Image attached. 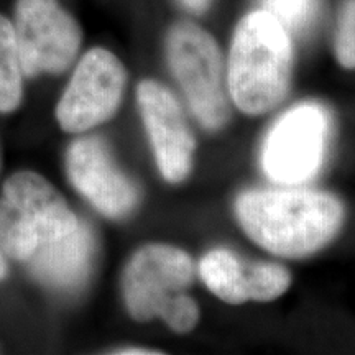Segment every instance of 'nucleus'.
Instances as JSON below:
<instances>
[{
	"mask_svg": "<svg viewBox=\"0 0 355 355\" xmlns=\"http://www.w3.org/2000/svg\"><path fill=\"white\" fill-rule=\"evenodd\" d=\"M0 248L42 285L78 293L91 277L96 241L56 188L38 173L19 171L0 198Z\"/></svg>",
	"mask_w": 355,
	"mask_h": 355,
	"instance_id": "f257e3e1",
	"label": "nucleus"
},
{
	"mask_svg": "<svg viewBox=\"0 0 355 355\" xmlns=\"http://www.w3.org/2000/svg\"><path fill=\"white\" fill-rule=\"evenodd\" d=\"M242 229L275 255L300 259L321 250L344 222V206L322 191L250 189L235 202Z\"/></svg>",
	"mask_w": 355,
	"mask_h": 355,
	"instance_id": "f03ea898",
	"label": "nucleus"
},
{
	"mask_svg": "<svg viewBox=\"0 0 355 355\" xmlns=\"http://www.w3.org/2000/svg\"><path fill=\"white\" fill-rule=\"evenodd\" d=\"M293 69V37L268 12L247 13L235 26L227 63V92L247 115L273 110L285 99Z\"/></svg>",
	"mask_w": 355,
	"mask_h": 355,
	"instance_id": "7ed1b4c3",
	"label": "nucleus"
},
{
	"mask_svg": "<svg viewBox=\"0 0 355 355\" xmlns=\"http://www.w3.org/2000/svg\"><path fill=\"white\" fill-rule=\"evenodd\" d=\"M194 279L191 257L171 245L141 247L122 277L123 301L137 321L162 318L171 331L186 334L198 324L196 301L184 295Z\"/></svg>",
	"mask_w": 355,
	"mask_h": 355,
	"instance_id": "20e7f679",
	"label": "nucleus"
},
{
	"mask_svg": "<svg viewBox=\"0 0 355 355\" xmlns=\"http://www.w3.org/2000/svg\"><path fill=\"white\" fill-rule=\"evenodd\" d=\"M166 56L196 121L207 130L224 127L230 114L227 81L211 33L193 21L175 24L166 37Z\"/></svg>",
	"mask_w": 355,
	"mask_h": 355,
	"instance_id": "39448f33",
	"label": "nucleus"
},
{
	"mask_svg": "<svg viewBox=\"0 0 355 355\" xmlns=\"http://www.w3.org/2000/svg\"><path fill=\"white\" fill-rule=\"evenodd\" d=\"M331 119L322 105L301 104L282 115L266 135L261 165L273 183L296 186L313 180L326 155Z\"/></svg>",
	"mask_w": 355,
	"mask_h": 355,
	"instance_id": "423d86ee",
	"label": "nucleus"
},
{
	"mask_svg": "<svg viewBox=\"0 0 355 355\" xmlns=\"http://www.w3.org/2000/svg\"><path fill=\"white\" fill-rule=\"evenodd\" d=\"M12 25L25 76L60 74L76 60L83 30L60 0H15Z\"/></svg>",
	"mask_w": 355,
	"mask_h": 355,
	"instance_id": "0eeeda50",
	"label": "nucleus"
},
{
	"mask_svg": "<svg viewBox=\"0 0 355 355\" xmlns=\"http://www.w3.org/2000/svg\"><path fill=\"white\" fill-rule=\"evenodd\" d=\"M127 71L105 48L84 53L56 107V119L68 133H81L109 121L125 91Z\"/></svg>",
	"mask_w": 355,
	"mask_h": 355,
	"instance_id": "6e6552de",
	"label": "nucleus"
},
{
	"mask_svg": "<svg viewBox=\"0 0 355 355\" xmlns=\"http://www.w3.org/2000/svg\"><path fill=\"white\" fill-rule=\"evenodd\" d=\"M66 171L78 193L102 216L122 219L139 204V188L114 162L99 137L73 141L66 153Z\"/></svg>",
	"mask_w": 355,
	"mask_h": 355,
	"instance_id": "1a4fd4ad",
	"label": "nucleus"
},
{
	"mask_svg": "<svg viewBox=\"0 0 355 355\" xmlns=\"http://www.w3.org/2000/svg\"><path fill=\"white\" fill-rule=\"evenodd\" d=\"M137 101L162 176L170 183L186 180L196 144L180 101L170 89L150 79L139 84Z\"/></svg>",
	"mask_w": 355,
	"mask_h": 355,
	"instance_id": "9d476101",
	"label": "nucleus"
},
{
	"mask_svg": "<svg viewBox=\"0 0 355 355\" xmlns=\"http://www.w3.org/2000/svg\"><path fill=\"white\" fill-rule=\"evenodd\" d=\"M199 275L211 293L225 303L242 304L248 301L247 265L230 250H211L199 263Z\"/></svg>",
	"mask_w": 355,
	"mask_h": 355,
	"instance_id": "9b49d317",
	"label": "nucleus"
},
{
	"mask_svg": "<svg viewBox=\"0 0 355 355\" xmlns=\"http://www.w3.org/2000/svg\"><path fill=\"white\" fill-rule=\"evenodd\" d=\"M24 66L12 20L0 13V112H13L24 96Z\"/></svg>",
	"mask_w": 355,
	"mask_h": 355,
	"instance_id": "f8f14e48",
	"label": "nucleus"
},
{
	"mask_svg": "<svg viewBox=\"0 0 355 355\" xmlns=\"http://www.w3.org/2000/svg\"><path fill=\"white\" fill-rule=\"evenodd\" d=\"M261 10L268 12L288 33L295 37H304L321 15L322 0H259Z\"/></svg>",
	"mask_w": 355,
	"mask_h": 355,
	"instance_id": "ddd939ff",
	"label": "nucleus"
},
{
	"mask_svg": "<svg viewBox=\"0 0 355 355\" xmlns=\"http://www.w3.org/2000/svg\"><path fill=\"white\" fill-rule=\"evenodd\" d=\"M291 277L285 266L277 263L247 265L248 300L272 301L290 288Z\"/></svg>",
	"mask_w": 355,
	"mask_h": 355,
	"instance_id": "4468645a",
	"label": "nucleus"
},
{
	"mask_svg": "<svg viewBox=\"0 0 355 355\" xmlns=\"http://www.w3.org/2000/svg\"><path fill=\"white\" fill-rule=\"evenodd\" d=\"M336 56L340 66L355 69V0H344L336 32Z\"/></svg>",
	"mask_w": 355,
	"mask_h": 355,
	"instance_id": "2eb2a0df",
	"label": "nucleus"
},
{
	"mask_svg": "<svg viewBox=\"0 0 355 355\" xmlns=\"http://www.w3.org/2000/svg\"><path fill=\"white\" fill-rule=\"evenodd\" d=\"M183 3L186 10H189L194 15H199V13H204L209 8L212 0H180Z\"/></svg>",
	"mask_w": 355,
	"mask_h": 355,
	"instance_id": "dca6fc26",
	"label": "nucleus"
},
{
	"mask_svg": "<svg viewBox=\"0 0 355 355\" xmlns=\"http://www.w3.org/2000/svg\"><path fill=\"white\" fill-rule=\"evenodd\" d=\"M114 354H121V355H158L162 354L159 350H150V349H140V347H123V349H119L115 350Z\"/></svg>",
	"mask_w": 355,
	"mask_h": 355,
	"instance_id": "f3484780",
	"label": "nucleus"
},
{
	"mask_svg": "<svg viewBox=\"0 0 355 355\" xmlns=\"http://www.w3.org/2000/svg\"><path fill=\"white\" fill-rule=\"evenodd\" d=\"M7 261H6V254L2 252V248H0V282H2L3 278L7 277Z\"/></svg>",
	"mask_w": 355,
	"mask_h": 355,
	"instance_id": "a211bd4d",
	"label": "nucleus"
}]
</instances>
